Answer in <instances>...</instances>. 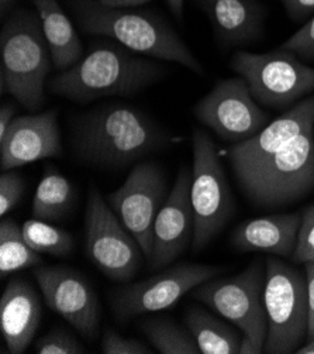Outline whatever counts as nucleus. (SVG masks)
<instances>
[{
    "label": "nucleus",
    "instance_id": "nucleus-36",
    "mask_svg": "<svg viewBox=\"0 0 314 354\" xmlns=\"http://www.w3.org/2000/svg\"><path fill=\"white\" fill-rule=\"evenodd\" d=\"M166 3L170 9V12L173 13L177 19H182L184 16V5H185V0H166Z\"/></svg>",
    "mask_w": 314,
    "mask_h": 354
},
{
    "label": "nucleus",
    "instance_id": "nucleus-38",
    "mask_svg": "<svg viewBox=\"0 0 314 354\" xmlns=\"http://www.w3.org/2000/svg\"><path fill=\"white\" fill-rule=\"evenodd\" d=\"M16 0H0V5H2V13H6L8 9H10L14 5Z\"/></svg>",
    "mask_w": 314,
    "mask_h": 354
},
{
    "label": "nucleus",
    "instance_id": "nucleus-24",
    "mask_svg": "<svg viewBox=\"0 0 314 354\" xmlns=\"http://www.w3.org/2000/svg\"><path fill=\"white\" fill-rule=\"evenodd\" d=\"M43 263L41 254L27 243L23 227L12 219L0 223V275L6 278L10 272L36 267Z\"/></svg>",
    "mask_w": 314,
    "mask_h": 354
},
{
    "label": "nucleus",
    "instance_id": "nucleus-9",
    "mask_svg": "<svg viewBox=\"0 0 314 354\" xmlns=\"http://www.w3.org/2000/svg\"><path fill=\"white\" fill-rule=\"evenodd\" d=\"M230 66L247 82L258 104L266 108H286L314 91V68L284 48L265 54L238 51Z\"/></svg>",
    "mask_w": 314,
    "mask_h": 354
},
{
    "label": "nucleus",
    "instance_id": "nucleus-12",
    "mask_svg": "<svg viewBox=\"0 0 314 354\" xmlns=\"http://www.w3.org/2000/svg\"><path fill=\"white\" fill-rule=\"evenodd\" d=\"M165 194L164 171L153 162H139L130 171L124 184L104 198L138 241L147 261L153 253L154 223L166 199Z\"/></svg>",
    "mask_w": 314,
    "mask_h": 354
},
{
    "label": "nucleus",
    "instance_id": "nucleus-11",
    "mask_svg": "<svg viewBox=\"0 0 314 354\" xmlns=\"http://www.w3.org/2000/svg\"><path fill=\"white\" fill-rule=\"evenodd\" d=\"M224 268L203 264H177L143 281L123 286L112 292L110 306L121 322L131 317L159 312L175 305L207 279Z\"/></svg>",
    "mask_w": 314,
    "mask_h": 354
},
{
    "label": "nucleus",
    "instance_id": "nucleus-6",
    "mask_svg": "<svg viewBox=\"0 0 314 354\" xmlns=\"http://www.w3.org/2000/svg\"><path fill=\"white\" fill-rule=\"evenodd\" d=\"M264 282L262 264L259 260H254L239 274L207 279L192 292L195 299L210 306L242 332L239 354L264 351L268 333Z\"/></svg>",
    "mask_w": 314,
    "mask_h": 354
},
{
    "label": "nucleus",
    "instance_id": "nucleus-33",
    "mask_svg": "<svg viewBox=\"0 0 314 354\" xmlns=\"http://www.w3.org/2000/svg\"><path fill=\"white\" fill-rule=\"evenodd\" d=\"M306 279H307V301H308V329L307 340L314 336V263H306Z\"/></svg>",
    "mask_w": 314,
    "mask_h": 354
},
{
    "label": "nucleus",
    "instance_id": "nucleus-13",
    "mask_svg": "<svg viewBox=\"0 0 314 354\" xmlns=\"http://www.w3.org/2000/svg\"><path fill=\"white\" fill-rule=\"evenodd\" d=\"M195 115L222 140L235 145L261 131L269 119L241 77L217 82L196 103Z\"/></svg>",
    "mask_w": 314,
    "mask_h": 354
},
{
    "label": "nucleus",
    "instance_id": "nucleus-8",
    "mask_svg": "<svg viewBox=\"0 0 314 354\" xmlns=\"http://www.w3.org/2000/svg\"><path fill=\"white\" fill-rule=\"evenodd\" d=\"M190 199L195 215L192 249L203 250L234 214V199L213 140L206 131L193 133Z\"/></svg>",
    "mask_w": 314,
    "mask_h": 354
},
{
    "label": "nucleus",
    "instance_id": "nucleus-18",
    "mask_svg": "<svg viewBox=\"0 0 314 354\" xmlns=\"http://www.w3.org/2000/svg\"><path fill=\"white\" fill-rule=\"evenodd\" d=\"M41 322V302L27 281H9L0 299V330L13 354H21L30 346Z\"/></svg>",
    "mask_w": 314,
    "mask_h": 354
},
{
    "label": "nucleus",
    "instance_id": "nucleus-3",
    "mask_svg": "<svg viewBox=\"0 0 314 354\" xmlns=\"http://www.w3.org/2000/svg\"><path fill=\"white\" fill-rule=\"evenodd\" d=\"M81 28L93 35H106L123 47L144 57L177 62L197 75L203 65L165 20L143 10L113 9L96 0H72Z\"/></svg>",
    "mask_w": 314,
    "mask_h": 354
},
{
    "label": "nucleus",
    "instance_id": "nucleus-23",
    "mask_svg": "<svg viewBox=\"0 0 314 354\" xmlns=\"http://www.w3.org/2000/svg\"><path fill=\"white\" fill-rule=\"evenodd\" d=\"M74 188L57 169H50L41 178L34 194L31 214L34 219L55 222L68 214L74 202Z\"/></svg>",
    "mask_w": 314,
    "mask_h": 354
},
{
    "label": "nucleus",
    "instance_id": "nucleus-4",
    "mask_svg": "<svg viewBox=\"0 0 314 354\" xmlns=\"http://www.w3.org/2000/svg\"><path fill=\"white\" fill-rule=\"evenodd\" d=\"M2 92H9L30 112L44 100V85L52 69V57L37 13L19 10L5 23L0 35Z\"/></svg>",
    "mask_w": 314,
    "mask_h": 354
},
{
    "label": "nucleus",
    "instance_id": "nucleus-21",
    "mask_svg": "<svg viewBox=\"0 0 314 354\" xmlns=\"http://www.w3.org/2000/svg\"><path fill=\"white\" fill-rule=\"evenodd\" d=\"M41 20L43 31L52 57L54 68L66 71L82 59L84 46L79 35L59 6L58 0H31Z\"/></svg>",
    "mask_w": 314,
    "mask_h": 354
},
{
    "label": "nucleus",
    "instance_id": "nucleus-7",
    "mask_svg": "<svg viewBox=\"0 0 314 354\" xmlns=\"http://www.w3.org/2000/svg\"><path fill=\"white\" fill-rule=\"evenodd\" d=\"M264 305L268 333L264 351L269 354L296 353L307 339L308 301L306 272L277 260L265 263Z\"/></svg>",
    "mask_w": 314,
    "mask_h": 354
},
{
    "label": "nucleus",
    "instance_id": "nucleus-37",
    "mask_svg": "<svg viewBox=\"0 0 314 354\" xmlns=\"http://www.w3.org/2000/svg\"><path fill=\"white\" fill-rule=\"evenodd\" d=\"M297 354H314V336L311 339H308V342L304 346H300L296 350Z\"/></svg>",
    "mask_w": 314,
    "mask_h": 354
},
{
    "label": "nucleus",
    "instance_id": "nucleus-1",
    "mask_svg": "<svg viewBox=\"0 0 314 354\" xmlns=\"http://www.w3.org/2000/svg\"><path fill=\"white\" fill-rule=\"evenodd\" d=\"M170 134L131 104L113 102L82 113L72 126L75 157L95 168L120 169L169 145Z\"/></svg>",
    "mask_w": 314,
    "mask_h": 354
},
{
    "label": "nucleus",
    "instance_id": "nucleus-29",
    "mask_svg": "<svg viewBox=\"0 0 314 354\" xmlns=\"http://www.w3.org/2000/svg\"><path fill=\"white\" fill-rule=\"evenodd\" d=\"M24 192L23 176L14 171L8 169L0 175V215L6 216L19 205Z\"/></svg>",
    "mask_w": 314,
    "mask_h": 354
},
{
    "label": "nucleus",
    "instance_id": "nucleus-15",
    "mask_svg": "<svg viewBox=\"0 0 314 354\" xmlns=\"http://www.w3.org/2000/svg\"><path fill=\"white\" fill-rule=\"evenodd\" d=\"M192 171L184 167L162 203L153 232L151 270H159L184 254L193 241L195 215L190 199Z\"/></svg>",
    "mask_w": 314,
    "mask_h": 354
},
{
    "label": "nucleus",
    "instance_id": "nucleus-32",
    "mask_svg": "<svg viewBox=\"0 0 314 354\" xmlns=\"http://www.w3.org/2000/svg\"><path fill=\"white\" fill-rule=\"evenodd\" d=\"M288 15L296 20L302 21L310 16H314V0H279Z\"/></svg>",
    "mask_w": 314,
    "mask_h": 354
},
{
    "label": "nucleus",
    "instance_id": "nucleus-25",
    "mask_svg": "<svg viewBox=\"0 0 314 354\" xmlns=\"http://www.w3.org/2000/svg\"><path fill=\"white\" fill-rule=\"evenodd\" d=\"M139 326L155 350L162 354H202L192 333L166 317H151Z\"/></svg>",
    "mask_w": 314,
    "mask_h": 354
},
{
    "label": "nucleus",
    "instance_id": "nucleus-5",
    "mask_svg": "<svg viewBox=\"0 0 314 354\" xmlns=\"http://www.w3.org/2000/svg\"><path fill=\"white\" fill-rule=\"evenodd\" d=\"M234 175L241 192L258 207H284L300 201L314 188L313 131L304 133L284 150Z\"/></svg>",
    "mask_w": 314,
    "mask_h": 354
},
{
    "label": "nucleus",
    "instance_id": "nucleus-14",
    "mask_svg": "<svg viewBox=\"0 0 314 354\" xmlns=\"http://www.w3.org/2000/svg\"><path fill=\"white\" fill-rule=\"evenodd\" d=\"M34 277L47 306L93 340L100 325V305L89 281L79 271L62 266L37 268Z\"/></svg>",
    "mask_w": 314,
    "mask_h": 354
},
{
    "label": "nucleus",
    "instance_id": "nucleus-39",
    "mask_svg": "<svg viewBox=\"0 0 314 354\" xmlns=\"http://www.w3.org/2000/svg\"><path fill=\"white\" fill-rule=\"evenodd\" d=\"M313 134H314V126H313Z\"/></svg>",
    "mask_w": 314,
    "mask_h": 354
},
{
    "label": "nucleus",
    "instance_id": "nucleus-27",
    "mask_svg": "<svg viewBox=\"0 0 314 354\" xmlns=\"http://www.w3.org/2000/svg\"><path fill=\"white\" fill-rule=\"evenodd\" d=\"M39 354H84L82 343L63 329H54L40 337L36 343Z\"/></svg>",
    "mask_w": 314,
    "mask_h": 354
},
{
    "label": "nucleus",
    "instance_id": "nucleus-28",
    "mask_svg": "<svg viewBox=\"0 0 314 354\" xmlns=\"http://www.w3.org/2000/svg\"><path fill=\"white\" fill-rule=\"evenodd\" d=\"M292 257L297 263H314V205L303 210L297 241Z\"/></svg>",
    "mask_w": 314,
    "mask_h": 354
},
{
    "label": "nucleus",
    "instance_id": "nucleus-30",
    "mask_svg": "<svg viewBox=\"0 0 314 354\" xmlns=\"http://www.w3.org/2000/svg\"><path fill=\"white\" fill-rule=\"evenodd\" d=\"M101 353L104 354H151L147 344L137 339L119 335L113 329H106L101 336Z\"/></svg>",
    "mask_w": 314,
    "mask_h": 354
},
{
    "label": "nucleus",
    "instance_id": "nucleus-20",
    "mask_svg": "<svg viewBox=\"0 0 314 354\" xmlns=\"http://www.w3.org/2000/svg\"><path fill=\"white\" fill-rule=\"evenodd\" d=\"M302 214L271 215L241 223L231 234L238 252H264L281 257L293 254Z\"/></svg>",
    "mask_w": 314,
    "mask_h": 354
},
{
    "label": "nucleus",
    "instance_id": "nucleus-26",
    "mask_svg": "<svg viewBox=\"0 0 314 354\" xmlns=\"http://www.w3.org/2000/svg\"><path fill=\"white\" fill-rule=\"evenodd\" d=\"M21 227L27 243L37 253L54 257H66L72 253L74 237L69 232L39 219H30Z\"/></svg>",
    "mask_w": 314,
    "mask_h": 354
},
{
    "label": "nucleus",
    "instance_id": "nucleus-16",
    "mask_svg": "<svg viewBox=\"0 0 314 354\" xmlns=\"http://www.w3.org/2000/svg\"><path fill=\"white\" fill-rule=\"evenodd\" d=\"M62 156L57 111L16 116L0 138V167L17 169L26 164Z\"/></svg>",
    "mask_w": 314,
    "mask_h": 354
},
{
    "label": "nucleus",
    "instance_id": "nucleus-19",
    "mask_svg": "<svg viewBox=\"0 0 314 354\" xmlns=\"http://www.w3.org/2000/svg\"><path fill=\"white\" fill-rule=\"evenodd\" d=\"M224 46L248 44L261 37L265 10L257 0H196Z\"/></svg>",
    "mask_w": 314,
    "mask_h": 354
},
{
    "label": "nucleus",
    "instance_id": "nucleus-17",
    "mask_svg": "<svg viewBox=\"0 0 314 354\" xmlns=\"http://www.w3.org/2000/svg\"><path fill=\"white\" fill-rule=\"evenodd\" d=\"M313 126L314 96H310L295 104L291 111L265 126L251 138L231 147L230 164L234 174L251 168L284 150L304 133L313 131Z\"/></svg>",
    "mask_w": 314,
    "mask_h": 354
},
{
    "label": "nucleus",
    "instance_id": "nucleus-35",
    "mask_svg": "<svg viewBox=\"0 0 314 354\" xmlns=\"http://www.w3.org/2000/svg\"><path fill=\"white\" fill-rule=\"evenodd\" d=\"M96 2L113 9H128V8H135V6L150 3L153 0H96Z\"/></svg>",
    "mask_w": 314,
    "mask_h": 354
},
{
    "label": "nucleus",
    "instance_id": "nucleus-10",
    "mask_svg": "<svg viewBox=\"0 0 314 354\" xmlns=\"http://www.w3.org/2000/svg\"><path fill=\"white\" fill-rule=\"evenodd\" d=\"M85 249L93 266L112 281L128 282L141 264V247L96 188L86 203Z\"/></svg>",
    "mask_w": 314,
    "mask_h": 354
},
{
    "label": "nucleus",
    "instance_id": "nucleus-34",
    "mask_svg": "<svg viewBox=\"0 0 314 354\" xmlns=\"http://www.w3.org/2000/svg\"><path fill=\"white\" fill-rule=\"evenodd\" d=\"M16 108L12 103H3L0 108V138L5 137L12 122L14 120Z\"/></svg>",
    "mask_w": 314,
    "mask_h": 354
},
{
    "label": "nucleus",
    "instance_id": "nucleus-31",
    "mask_svg": "<svg viewBox=\"0 0 314 354\" xmlns=\"http://www.w3.org/2000/svg\"><path fill=\"white\" fill-rule=\"evenodd\" d=\"M303 59H314V16L281 47Z\"/></svg>",
    "mask_w": 314,
    "mask_h": 354
},
{
    "label": "nucleus",
    "instance_id": "nucleus-22",
    "mask_svg": "<svg viewBox=\"0 0 314 354\" xmlns=\"http://www.w3.org/2000/svg\"><path fill=\"white\" fill-rule=\"evenodd\" d=\"M184 322L195 337L202 354H238L242 337L215 315L192 305L186 309Z\"/></svg>",
    "mask_w": 314,
    "mask_h": 354
},
{
    "label": "nucleus",
    "instance_id": "nucleus-2",
    "mask_svg": "<svg viewBox=\"0 0 314 354\" xmlns=\"http://www.w3.org/2000/svg\"><path fill=\"white\" fill-rule=\"evenodd\" d=\"M165 66L121 44H99L79 62L48 81L51 93L88 103L108 96H131L165 75Z\"/></svg>",
    "mask_w": 314,
    "mask_h": 354
}]
</instances>
